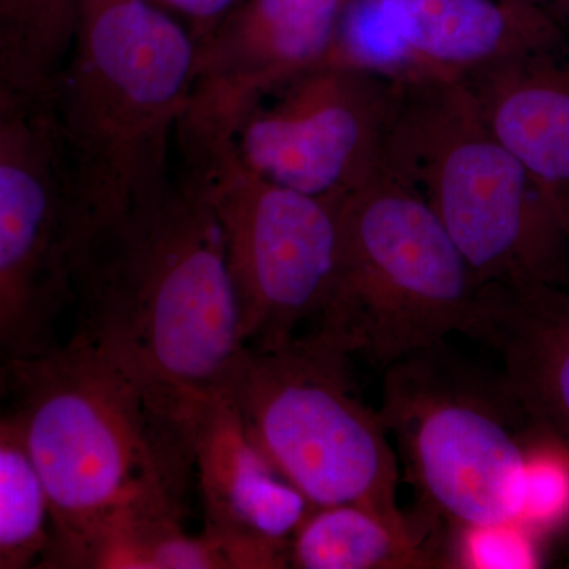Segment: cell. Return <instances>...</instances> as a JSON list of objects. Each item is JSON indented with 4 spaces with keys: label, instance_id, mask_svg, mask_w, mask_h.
Segmentation results:
<instances>
[{
    "label": "cell",
    "instance_id": "1",
    "mask_svg": "<svg viewBox=\"0 0 569 569\" xmlns=\"http://www.w3.org/2000/svg\"><path fill=\"white\" fill-rule=\"evenodd\" d=\"M73 310L70 337L174 402L222 387L246 348L222 228L178 170L81 247Z\"/></svg>",
    "mask_w": 569,
    "mask_h": 569
},
{
    "label": "cell",
    "instance_id": "2",
    "mask_svg": "<svg viewBox=\"0 0 569 569\" xmlns=\"http://www.w3.org/2000/svg\"><path fill=\"white\" fill-rule=\"evenodd\" d=\"M192 33L148 0L82 7L50 108L82 244L151 203L176 178V137L192 93Z\"/></svg>",
    "mask_w": 569,
    "mask_h": 569
},
{
    "label": "cell",
    "instance_id": "3",
    "mask_svg": "<svg viewBox=\"0 0 569 569\" xmlns=\"http://www.w3.org/2000/svg\"><path fill=\"white\" fill-rule=\"evenodd\" d=\"M7 369L50 503L48 552L123 512L183 516L193 468L178 403L73 337Z\"/></svg>",
    "mask_w": 569,
    "mask_h": 569
},
{
    "label": "cell",
    "instance_id": "4",
    "mask_svg": "<svg viewBox=\"0 0 569 569\" xmlns=\"http://www.w3.org/2000/svg\"><path fill=\"white\" fill-rule=\"evenodd\" d=\"M383 176L429 206L479 283L568 287L569 244L541 183L462 82L399 86Z\"/></svg>",
    "mask_w": 569,
    "mask_h": 569
},
{
    "label": "cell",
    "instance_id": "5",
    "mask_svg": "<svg viewBox=\"0 0 569 569\" xmlns=\"http://www.w3.org/2000/svg\"><path fill=\"white\" fill-rule=\"evenodd\" d=\"M488 287L429 206L378 178L339 203V252L309 328L337 350L387 367L449 336L482 342Z\"/></svg>",
    "mask_w": 569,
    "mask_h": 569
},
{
    "label": "cell",
    "instance_id": "6",
    "mask_svg": "<svg viewBox=\"0 0 569 569\" xmlns=\"http://www.w3.org/2000/svg\"><path fill=\"white\" fill-rule=\"evenodd\" d=\"M351 361L307 331L283 346L246 347L222 387L254 445L310 507L400 511L399 459L380 411L359 396Z\"/></svg>",
    "mask_w": 569,
    "mask_h": 569
},
{
    "label": "cell",
    "instance_id": "7",
    "mask_svg": "<svg viewBox=\"0 0 569 569\" xmlns=\"http://www.w3.org/2000/svg\"><path fill=\"white\" fill-rule=\"evenodd\" d=\"M380 417L421 509L451 529L519 519L527 417L503 376L425 348L385 369Z\"/></svg>",
    "mask_w": 569,
    "mask_h": 569
},
{
    "label": "cell",
    "instance_id": "8",
    "mask_svg": "<svg viewBox=\"0 0 569 569\" xmlns=\"http://www.w3.org/2000/svg\"><path fill=\"white\" fill-rule=\"evenodd\" d=\"M178 171L222 228L246 347L302 335L323 309L339 252V203L269 181L227 133L181 123Z\"/></svg>",
    "mask_w": 569,
    "mask_h": 569
},
{
    "label": "cell",
    "instance_id": "9",
    "mask_svg": "<svg viewBox=\"0 0 569 569\" xmlns=\"http://www.w3.org/2000/svg\"><path fill=\"white\" fill-rule=\"evenodd\" d=\"M77 234L50 111L0 107V366L47 353L73 307Z\"/></svg>",
    "mask_w": 569,
    "mask_h": 569
},
{
    "label": "cell",
    "instance_id": "10",
    "mask_svg": "<svg viewBox=\"0 0 569 569\" xmlns=\"http://www.w3.org/2000/svg\"><path fill=\"white\" fill-rule=\"evenodd\" d=\"M397 97L392 82L323 63L254 104L234 144L269 181L342 201L383 176Z\"/></svg>",
    "mask_w": 569,
    "mask_h": 569
},
{
    "label": "cell",
    "instance_id": "11",
    "mask_svg": "<svg viewBox=\"0 0 569 569\" xmlns=\"http://www.w3.org/2000/svg\"><path fill=\"white\" fill-rule=\"evenodd\" d=\"M568 44L559 20L519 0H348L326 63L397 86L447 84Z\"/></svg>",
    "mask_w": 569,
    "mask_h": 569
},
{
    "label": "cell",
    "instance_id": "12",
    "mask_svg": "<svg viewBox=\"0 0 569 569\" xmlns=\"http://www.w3.org/2000/svg\"><path fill=\"white\" fill-rule=\"evenodd\" d=\"M348 0H242L194 40L192 93L182 123L234 137L276 89L328 62Z\"/></svg>",
    "mask_w": 569,
    "mask_h": 569
},
{
    "label": "cell",
    "instance_id": "13",
    "mask_svg": "<svg viewBox=\"0 0 569 569\" xmlns=\"http://www.w3.org/2000/svg\"><path fill=\"white\" fill-rule=\"evenodd\" d=\"M182 421L204 530L222 542L231 569L290 567L291 538L309 501L254 445L223 387L190 397Z\"/></svg>",
    "mask_w": 569,
    "mask_h": 569
},
{
    "label": "cell",
    "instance_id": "14",
    "mask_svg": "<svg viewBox=\"0 0 569 569\" xmlns=\"http://www.w3.org/2000/svg\"><path fill=\"white\" fill-rule=\"evenodd\" d=\"M482 342L500 355L501 376L531 426L569 449L567 284H488Z\"/></svg>",
    "mask_w": 569,
    "mask_h": 569
},
{
    "label": "cell",
    "instance_id": "15",
    "mask_svg": "<svg viewBox=\"0 0 569 569\" xmlns=\"http://www.w3.org/2000/svg\"><path fill=\"white\" fill-rule=\"evenodd\" d=\"M462 84L490 132L539 183L569 190V44L512 56Z\"/></svg>",
    "mask_w": 569,
    "mask_h": 569
},
{
    "label": "cell",
    "instance_id": "16",
    "mask_svg": "<svg viewBox=\"0 0 569 569\" xmlns=\"http://www.w3.org/2000/svg\"><path fill=\"white\" fill-rule=\"evenodd\" d=\"M441 520L366 505L312 508L290 542V567L299 569H421L451 567Z\"/></svg>",
    "mask_w": 569,
    "mask_h": 569
},
{
    "label": "cell",
    "instance_id": "17",
    "mask_svg": "<svg viewBox=\"0 0 569 569\" xmlns=\"http://www.w3.org/2000/svg\"><path fill=\"white\" fill-rule=\"evenodd\" d=\"M40 568L230 569L222 542L192 535L182 516L123 512L48 552Z\"/></svg>",
    "mask_w": 569,
    "mask_h": 569
},
{
    "label": "cell",
    "instance_id": "18",
    "mask_svg": "<svg viewBox=\"0 0 569 569\" xmlns=\"http://www.w3.org/2000/svg\"><path fill=\"white\" fill-rule=\"evenodd\" d=\"M81 14L82 0H0V107L50 110Z\"/></svg>",
    "mask_w": 569,
    "mask_h": 569
},
{
    "label": "cell",
    "instance_id": "19",
    "mask_svg": "<svg viewBox=\"0 0 569 569\" xmlns=\"http://www.w3.org/2000/svg\"><path fill=\"white\" fill-rule=\"evenodd\" d=\"M51 511L13 415H0V569L40 568Z\"/></svg>",
    "mask_w": 569,
    "mask_h": 569
},
{
    "label": "cell",
    "instance_id": "20",
    "mask_svg": "<svg viewBox=\"0 0 569 569\" xmlns=\"http://www.w3.org/2000/svg\"><path fill=\"white\" fill-rule=\"evenodd\" d=\"M537 430L527 449L518 522L531 533H545L569 519V449Z\"/></svg>",
    "mask_w": 569,
    "mask_h": 569
},
{
    "label": "cell",
    "instance_id": "21",
    "mask_svg": "<svg viewBox=\"0 0 569 569\" xmlns=\"http://www.w3.org/2000/svg\"><path fill=\"white\" fill-rule=\"evenodd\" d=\"M455 530L452 567L473 569H529L539 563L537 535L515 522L462 527Z\"/></svg>",
    "mask_w": 569,
    "mask_h": 569
},
{
    "label": "cell",
    "instance_id": "22",
    "mask_svg": "<svg viewBox=\"0 0 569 569\" xmlns=\"http://www.w3.org/2000/svg\"><path fill=\"white\" fill-rule=\"evenodd\" d=\"M181 21L193 40L201 39L228 17L242 0H148Z\"/></svg>",
    "mask_w": 569,
    "mask_h": 569
},
{
    "label": "cell",
    "instance_id": "23",
    "mask_svg": "<svg viewBox=\"0 0 569 569\" xmlns=\"http://www.w3.org/2000/svg\"><path fill=\"white\" fill-rule=\"evenodd\" d=\"M519 2L537 7L559 21L569 17V0H519Z\"/></svg>",
    "mask_w": 569,
    "mask_h": 569
},
{
    "label": "cell",
    "instance_id": "24",
    "mask_svg": "<svg viewBox=\"0 0 569 569\" xmlns=\"http://www.w3.org/2000/svg\"><path fill=\"white\" fill-rule=\"evenodd\" d=\"M7 389H9V369L7 366H0V402L6 400Z\"/></svg>",
    "mask_w": 569,
    "mask_h": 569
},
{
    "label": "cell",
    "instance_id": "25",
    "mask_svg": "<svg viewBox=\"0 0 569 569\" xmlns=\"http://www.w3.org/2000/svg\"><path fill=\"white\" fill-rule=\"evenodd\" d=\"M97 2V0H82V7L88 6V3Z\"/></svg>",
    "mask_w": 569,
    "mask_h": 569
}]
</instances>
